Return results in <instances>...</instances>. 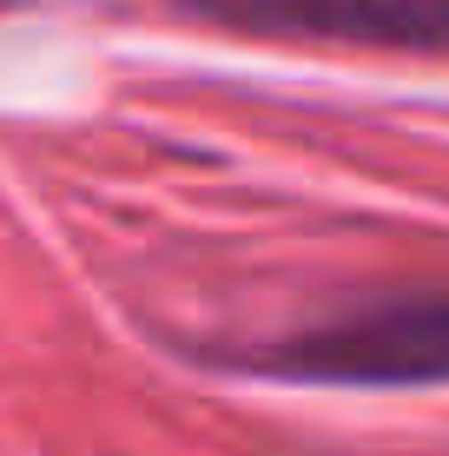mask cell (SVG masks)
<instances>
[{"mask_svg": "<svg viewBox=\"0 0 449 456\" xmlns=\"http://www.w3.org/2000/svg\"><path fill=\"white\" fill-rule=\"evenodd\" d=\"M258 370L285 377V384H357V390L449 384V291H397L377 305H350L258 351Z\"/></svg>", "mask_w": 449, "mask_h": 456, "instance_id": "cell-1", "label": "cell"}, {"mask_svg": "<svg viewBox=\"0 0 449 456\" xmlns=\"http://www.w3.org/2000/svg\"><path fill=\"white\" fill-rule=\"evenodd\" d=\"M179 7L258 40H331L449 60V0H179Z\"/></svg>", "mask_w": 449, "mask_h": 456, "instance_id": "cell-2", "label": "cell"}]
</instances>
